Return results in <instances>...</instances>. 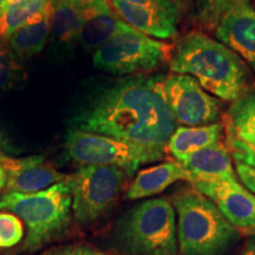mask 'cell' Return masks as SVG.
<instances>
[{"label": "cell", "mask_w": 255, "mask_h": 255, "mask_svg": "<svg viewBox=\"0 0 255 255\" xmlns=\"http://www.w3.org/2000/svg\"><path fill=\"white\" fill-rule=\"evenodd\" d=\"M72 1L76 2V4H77L81 8H84V7H88V6L97 4V2L100 1H103V0H72Z\"/></svg>", "instance_id": "f1b7e54d"}, {"label": "cell", "mask_w": 255, "mask_h": 255, "mask_svg": "<svg viewBox=\"0 0 255 255\" xmlns=\"http://www.w3.org/2000/svg\"><path fill=\"white\" fill-rule=\"evenodd\" d=\"M161 92L176 123L201 127L218 122L221 102L190 76L182 73L163 76Z\"/></svg>", "instance_id": "9c48e42d"}, {"label": "cell", "mask_w": 255, "mask_h": 255, "mask_svg": "<svg viewBox=\"0 0 255 255\" xmlns=\"http://www.w3.org/2000/svg\"><path fill=\"white\" fill-rule=\"evenodd\" d=\"M51 32L63 43L78 39L84 14L72 0H50Z\"/></svg>", "instance_id": "d6986e66"}, {"label": "cell", "mask_w": 255, "mask_h": 255, "mask_svg": "<svg viewBox=\"0 0 255 255\" xmlns=\"http://www.w3.org/2000/svg\"><path fill=\"white\" fill-rule=\"evenodd\" d=\"M215 37L255 71V8L251 0H237L227 9L216 25Z\"/></svg>", "instance_id": "7c38bea8"}, {"label": "cell", "mask_w": 255, "mask_h": 255, "mask_svg": "<svg viewBox=\"0 0 255 255\" xmlns=\"http://www.w3.org/2000/svg\"><path fill=\"white\" fill-rule=\"evenodd\" d=\"M194 181L238 180L232 154L221 142L188 155L180 162ZM190 182V183H191Z\"/></svg>", "instance_id": "5bb4252c"}, {"label": "cell", "mask_w": 255, "mask_h": 255, "mask_svg": "<svg viewBox=\"0 0 255 255\" xmlns=\"http://www.w3.org/2000/svg\"><path fill=\"white\" fill-rule=\"evenodd\" d=\"M49 5V0H12L0 8V39L7 38L30 23Z\"/></svg>", "instance_id": "ffe728a7"}, {"label": "cell", "mask_w": 255, "mask_h": 255, "mask_svg": "<svg viewBox=\"0 0 255 255\" xmlns=\"http://www.w3.org/2000/svg\"><path fill=\"white\" fill-rule=\"evenodd\" d=\"M111 241L124 255H178L173 203L156 197L133 206L115 223Z\"/></svg>", "instance_id": "5b68a950"}, {"label": "cell", "mask_w": 255, "mask_h": 255, "mask_svg": "<svg viewBox=\"0 0 255 255\" xmlns=\"http://www.w3.org/2000/svg\"><path fill=\"white\" fill-rule=\"evenodd\" d=\"M237 169V175L240 178L241 183L247 188L248 190L255 194V168L250 167V165L237 163L235 165Z\"/></svg>", "instance_id": "484cf974"}, {"label": "cell", "mask_w": 255, "mask_h": 255, "mask_svg": "<svg viewBox=\"0 0 255 255\" xmlns=\"http://www.w3.org/2000/svg\"><path fill=\"white\" fill-rule=\"evenodd\" d=\"M169 64L174 73L190 76L222 101L240 100L250 84V70L244 60L221 41L199 31L181 38Z\"/></svg>", "instance_id": "7a4b0ae2"}, {"label": "cell", "mask_w": 255, "mask_h": 255, "mask_svg": "<svg viewBox=\"0 0 255 255\" xmlns=\"http://www.w3.org/2000/svg\"><path fill=\"white\" fill-rule=\"evenodd\" d=\"M240 255H255V237H252L246 242L244 250L241 251Z\"/></svg>", "instance_id": "83f0119b"}, {"label": "cell", "mask_w": 255, "mask_h": 255, "mask_svg": "<svg viewBox=\"0 0 255 255\" xmlns=\"http://www.w3.org/2000/svg\"><path fill=\"white\" fill-rule=\"evenodd\" d=\"M171 203L176 213L178 255H228L238 244L239 229L193 187L175 194Z\"/></svg>", "instance_id": "3957f363"}, {"label": "cell", "mask_w": 255, "mask_h": 255, "mask_svg": "<svg viewBox=\"0 0 255 255\" xmlns=\"http://www.w3.org/2000/svg\"><path fill=\"white\" fill-rule=\"evenodd\" d=\"M24 237L23 221L12 213H0V248L15 247Z\"/></svg>", "instance_id": "603a6c76"}, {"label": "cell", "mask_w": 255, "mask_h": 255, "mask_svg": "<svg viewBox=\"0 0 255 255\" xmlns=\"http://www.w3.org/2000/svg\"><path fill=\"white\" fill-rule=\"evenodd\" d=\"M11 1L12 0H0V8H2L5 5H7L8 2H11Z\"/></svg>", "instance_id": "4dcf8cb0"}, {"label": "cell", "mask_w": 255, "mask_h": 255, "mask_svg": "<svg viewBox=\"0 0 255 255\" xmlns=\"http://www.w3.org/2000/svg\"><path fill=\"white\" fill-rule=\"evenodd\" d=\"M237 0H191V15L201 26L215 30L227 9Z\"/></svg>", "instance_id": "7402d4cb"}, {"label": "cell", "mask_w": 255, "mask_h": 255, "mask_svg": "<svg viewBox=\"0 0 255 255\" xmlns=\"http://www.w3.org/2000/svg\"><path fill=\"white\" fill-rule=\"evenodd\" d=\"M163 76H135L97 92L76 115L75 129L167 148L176 121L161 92Z\"/></svg>", "instance_id": "6da1fadb"}, {"label": "cell", "mask_w": 255, "mask_h": 255, "mask_svg": "<svg viewBox=\"0 0 255 255\" xmlns=\"http://www.w3.org/2000/svg\"><path fill=\"white\" fill-rule=\"evenodd\" d=\"M84 20L78 40L87 50H98L103 46L119 28L121 19L115 13L109 0L82 8Z\"/></svg>", "instance_id": "2e32d148"}, {"label": "cell", "mask_w": 255, "mask_h": 255, "mask_svg": "<svg viewBox=\"0 0 255 255\" xmlns=\"http://www.w3.org/2000/svg\"><path fill=\"white\" fill-rule=\"evenodd\" d=\"M178 181H188L190 183L191 175L176 159L162 162L138 171L128 188L126 197L135 201L155 196Z\"/></svg>", "instance_id": "9a60e30c"}, {"label": "cell", "mask_w": 255, "mask_h": 255, "mask_svg": "<svg viewBox=\"0 0 255 255\" xmlns=\"http://www.w3.org/2000/svg\"><path fill=\"white\" fill-rule=\"evenodd\" d=\"M6 182H7V175H6L5 169L0 164V191L6 188Z\"/></svg>", "instance_id": "f546056e"}, {"label": "cell", "mask_w": 255, "mask_h": 255, "mask_svg": "<svg viewBox=\"0 0 255 255\" xmlns=\"http://www.w3.org/2000/svg\"><path fill=\"white\" fill-rule=\"evenodd\" d=\"M0 212L18 216L26 227L23 251L36 252L66 234L71 223L72 195L69 176L65 181L32 194L6 193Z\"/></svg>", "instance_id": "277c9868"}, {"label": "cell", "mask_w": 255, "mask_h": 255, "mask_svg": "<svg viewBox=\"0 0 255 255\" xmlns=\"http://www.w3.org/2000/svg\"><path fill=\"white\" fill-rule=\"evenodd\" d=\"M0 164L7 175V193H38L68 178L65 174L44 162L43 156H28L23 158L5 156L0 159Z\"/></svg>", "instance_id": "4fadbf2b"}, {"label": "cell", "mask_w": 255, "mask_h": 255, "mask_svg": "<svg viewBox=\"0 0 255 255\" xmlns=\"http://www.w3.org/2000/svg\"><path fill=\"white\" fill-rule=\"evenodd\" d=\"M223 130V124L218 122L201 127H178L169 139L167 148L175 159L181 162L193 152L221 142Z\"/></svg>", "instance_id": "e0dca14e"}, {"label": "cell", "mask_w": 255, "mask_h": 255, "mask_svg": "<svg viewBox=\"0 0 255 255\" xmlns=\"http://www.w3.org/2000/svg\"><path fill=\"white\" fill-rule=\"evenodd\" d=\"M97 252L88 246H63L50 250L43 255H97Z\"/></svg>", "instance_id": "4316f807"}, {"label": "cell", "mask_w": 255, "mask_h": 255, "mask_svg": "<svg viewBox=\"0 0 255 255\" xmlns=\"http://www.w3.org/2000/svg\"><path fill=\"white\" fill-rule=\"evenodd\" d=\"M124 23L158 40L177 34L182 18V0H109Z\"/></svg>", "instance_id": "30bf717a"}, {"label": "cell", "mask_w": 255, "mask_h": 255, "mask_svg": "<svg viewBox=\"0 0 255 255\" xmlns=\"http://www.w3.org/2000/svg\"><path fill=\"white\" fill-rule=\"evenodd\" d=\"M173 47L121 21L103 46L95 51L94 65L116 76L152 71L170 60Z\"/></svg>", "instance_id": "8992f818"}, {"label": "cell", "mask_w": 255, "mask_h": 255, "mask_svg": "<svg viewBox=\"0 0 255 255\" xmlns=\"http://www.w3.org/2000/svg\"><path fill=\"white\" fill-rule=\"evenodd\" d=\"M229 135L255 145V91L246 94L229 110Z\"/></svg>", "instance_id": "44dd1931"}, {"label": "cell", "mask_w": 255, "mask_h": 255, "mask_svg": "<svg viewBox=\"0 0 255 255\" xmlns=\"http://www.w3.org/2000/svg\"><path fill=\"white\" fill-rule=\"evenodd\" d=\"M51 33L50 0L47 7L7 38L6 43L9 49L19 57H31L38 55L45 47L46 40Z\"/></svg>", "instance_id": "ac0fdd59"}, {"label": "cell", "mask_w": 255, "mask_h": 255, "mask_svg": "<svg viewBox=\"0 0 255 255\" xmlns=\"http://www.w3.org/2000/svg\"><path fill=\"white\" fill-rule=\"evenodd\" d=\"M65 149L76 163L120 168L130 177L141 165L161 161L165 151L163 148H152L79 129L69 130Z\"/></svg>", "instance_id": "52a82bcc"}, {"label": "cell", "mask_w": 255, "mask_h": 255, "mask_svg": "<svg viewBox=\"0 0 255 255\" xmlns=\"http://www.w3.org/2000/svg\"><path fill=\"white\" fill-rule=\"evenodd\" d=\"M191 187L215 203L239 231L255 235V194L238 180L194 181Z\"/></svg>", "instance_id": "8fae6325"}, {"label": "cell", "mask_w": 255, "mask_h": 255, "mask_svg": "<svg viewBox=\"0 0 255 255\" xmlns=\"http://www.w3.org/2000/svg\"><path fill=\"white\" fill-rule=\"evenodd\" d=\"M228 149L237 163L255 168V145L228 136Z\"/></svg>", "instance_id": "d4e9b609"}, {"label": "cell", "mask_w": 255, "mask_h": 255, "mask_svg": "<svg viewBox=\"0 0 255 255\" xmlns=\"http://www.w3.org/2000/svg\"><path fill=\"white\" fill-rule=\"evenodd\" d=\"M128 177L122 169L105 165H82L69 176L77 225L85 228L103 219L119 200Z\"/></svg>", "instance_id": "ba28073f"}, {"label": "cell", "mask_w": 255, "mask_h": 255, "mask_svg": "<svg viewBox=\"0 0 255 255\" xmlns=\"http://www.w3.org/2000/svg\"><path fill=\"white\" fill-rule=\"evenodd\" d=\"M20 73L21 69L15 60L14 53L6 40L0 39V90L11 88L18 82Z\"/></svg>", "instance_id": "cb8c5ba5"}]
</instances>
